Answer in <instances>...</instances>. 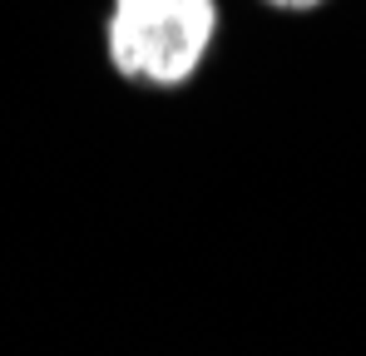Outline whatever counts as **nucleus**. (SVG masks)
Masks as SVG:
<instances>
[{
  "label": "nucleus",
  "mask_w": 366,
  "mask_h": 356,
  "mask_svg": "<svg viewBox=\"0 0 366 356\" xmlns=\"http://www.w3.org/2000/svg\"><path fill=\"white\" fill-rule=\"evenodd\" d=\"M218 0H109L104 55L144 89H183L218 45Z\"/></svg>",
  "instance_id": "1"
},
{
  "label": "nucleus",
  "mask_w": 366,
  "mask_h": 356,
  "mask_svg": "<svg viewBox=\"0 0 366 356\" xmlns=\"http://www.w3.org/2000/svg\"><path fill=\"white\" fill-rule=\"evenodd\" d=\"M262 5L287 10V15H307V10H317V5H327V0H262Z\"/></svg>",
  "instance_id": "2"
}]
</instances>
